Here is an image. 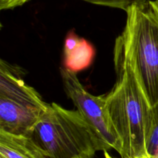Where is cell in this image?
Instances as JSON below:
<instances>
[{"mask_svg": "<svg viewBox=\"0 0 158 158\" xmlns=\"http://www.w3.org/2000/svg\"><path fill=\"white\" fill-rule=\"evenodd\" d=\"M104 156H105V158H115V157H113V156H111L108 153L107 151L104 152ZM134 158H151V157H134Z\"/></svg>", "mask_w": 158, "mask_h": 158, "instance_id": "cell-11", "label": "cell"}, {"mask_svg": "<svg viewBox=\"0 0 158 158\" xmlns=\"http://www.w3.org/2000/svg\"><path fill=\"white\" fill-rule=\"evenodd\" d=\"M85 158H89V157H85Z\"/></svg>", "mask_w": 158, "mask_h": 158, "instance_id": "cell-12", "label": "cell"}, {"mask_svg": "<svg viewBox=\"0 0 158 158\" xmlns=\"http://www.w3.org/2000/svg\"><path fill=\"white\" fill-rule=\"evenodd\" d=\"M0 158H49L32 136L0 129Z\"/></svg>", "mask_w": 158, "mask_h": 158, "instance_id": "cell-6", "label": "cell"}, {"mask_svg": "<svg viewBox=\"0 0 158 158\" xmlns=\"http://www.w3.org/2000/svg\"><path fill=\"white\" fill-rule=\"evenodd\" d=\"M125 50L151 107L158 103V0H141L126 11Z\"/></svg>", "mask_w": 158, "mask_h": 158, "instance_id": "cell-3", "label": "cell"}, {"mask_svg": "<svg viewBox=\"0 0 158 158\" xmlns=\"http://www.w3.org/2000/svg\"><path fill=\"white\" fill-rule=\"evenodd\" d=\"M152 108L153 133L148 147V157L158 158V103Z\"/></svg>", "mask_w": 158, "mask_h": 158, "instance_id": "cell-8", "label": "cell"}, {"mask_svg": "<svg viewBox=\"0 0 158 158\" xmlns=\"http://www.w3.org/2000/svg\"><path fill=\"white\" fill-rule=\"evenodd\" d=\"M95 50L87 40L79 37L73 31L67 34L63 50L64 68L73 72L87 68L92 64Z\"/></svg>", "mask_w": 158, "mask_h": 158, "instance_id": "cell-7", "label": "cell"}, {"mask_svg": "<svg viewBox=\"0 0 158 158\" xmlns=\"http://www.w3.org/2000/svg\"><path fill=\"white\" fill-rule=\"evenodd\" d=\"M32 136L49 158H94L110 150L78 110L52 102L34 128Z\"/></svg>", "mask_w": 158, "mask_h": 158, "instance_id": "cell-2", "label": "cell"}, {"mask_svg": "<svg viewBox=\"0 0 158 158\" xmlns=\"http://www.w3.org/2000/svg\"><path fill=\"white\" fill-rule=\"evenodd\" d=\"M116 82L106 94V108L122 144L121 158L148 157L152 108L125 50L121 35L114 48Z\"/></svg>", "mask_w": 158, "mask_h": 158, "instance_id": "cell-1", "label": "cell"}, {"mask_svg": "<svg viewBox=\"0 0 158 158\" xmlns=\"http://www.w3.org/2000/svg\"><path fill=\"white\" fill-rule=\"evenodd\" d=\"M91 4L98 5L102 6H107L115 9H120L126 12L134 3L138 2L141 0H80Z\"/></svg>", "mask_w": 158, "mask_h": 158, "instance_id": "cell-9", "label": "cell"}, {"mask_svg": "<svg viewBox=\"0 0 158 158\" xmlns=\"http://www.w3.org/2000/svg\"><path fill=\"white\" fill-rule=\"evenodd\" d=\"M60 74L65 91L77 109L108 148L114 149L120 154L122 150L121 141L106 111V94L99 96L90 94L80 83L77 73L61 68Z\"/></svg>", "mask_w": 158, "mask_h": 158, "instance_id": "cell-4", "label": "cell"}, {"mask_svg": "<svg viewBox=\"0 0 158 158\" xmlns=\"http://www.w3.org/2000/svg\"><path fill=\"white\" fill-rule=\"evenodd\" d=\"M29 0H0V9H13L15 8L22 6Z\"/></svg>", "mask_w": 158, "mask_h": 158, "instance_id": "cell-10", "label": "cell"}, {"mask_svg": "<svg viewBox=\"0 0 158 158\" xmlns=\"http://www.w3.org/2000/svg\"><path fill=\"white\" fill-rule=\"evenodd\" d=\"M25 74V71L19 66L2 59L0 60V98L47 109L49 104L43 100L35 88L26 83Z\"/></svg>", "mask_w": 158, "mask_h": 158, "instance_id": "cell-5", "label": "cell"}]
</instances>
